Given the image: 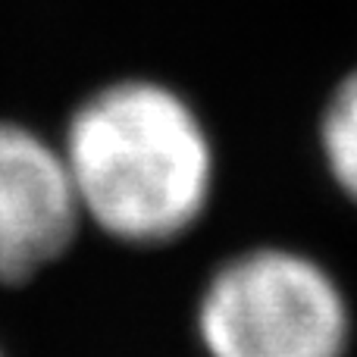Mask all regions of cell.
<instances>
[{
  "instance_id": "6da1fadb",
  "label": "cell",
  "mask_w": 357,
  "mask_h": 357,
  "mask_svg": "<svg viewBox=\"0 0 357 357\" xmlns=\"http://www.w3.org/2000/svg\"><path fill=\"white\" fill-rule=\"evenodd\" d=\"M63 160L82 216L123 245L176 241L213 191V144L195 107L163 82L123 79L73 110Z\"/></svg>"
},
{
  "instance_id": "7a4b0ae2",
  "label": "cell",
  "mask_w": 357,
  "mask_h": 357,
  "mask_svg": "<svg viewBox=\"0 0 357 357\" xmlns=\"http://www.w3.org/2000/svg\"><path fill=\"white\" fill-rule=\"evenodd\" d=\"M195 326L207 357H345L351 345L342 285L289 248H251L216 266Z\"/></svg>"
},
{
  "instance_id": "3957f363",
  "label": "cell",
  "mask_w": 357,
  "mask_h": 357,
  "mask_svg": "<svg viewBox=\"0 0 357 357\" xmlns=\"http://www.w3.org/2000/svg\"><path fill=\"white\" fill-rule=\"evenodd\" d=\"M82 207L63 151L0 119V282H29L69 251Z\"/></svg>"
},
{
  "instance_id": "277c9868",
  "label": "cell",
  "mask_w": 357,
  "mask_h": 357,
  "mask_svg": "<svg viewBox=\"0 0 357 357\" xmlns=\"http://www.w3.org/2000/svg\"><path fill=\"white\" fill-rule=\"evenodd\" d=\"M320 151L333 182L357 204V69L335 85L323 107Z\"/></svg>"
},
{
  "instance_id": "5b68a950",
  "label": "cell",
  "mask_w": 357,
  "mask_h": 357,
  "mask_svg": "<svg viewBox=\"0 0 357 357\" xmlns=\"http://www.w3.org/2000/svg\"><path fill=\"white\" fill-rule=\"evenodd\" d=\"M0 357H3V354H0Z\"/></svg>"
}]
</instances>
